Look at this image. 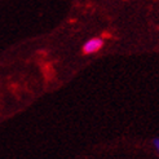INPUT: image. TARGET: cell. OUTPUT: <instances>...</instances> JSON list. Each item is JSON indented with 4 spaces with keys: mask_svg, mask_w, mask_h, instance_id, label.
Listing matches in <instances>:
<instances>
[{
    "mask_svg": "<svg viewBox=\"0 0 159 159\" xmlns=\"http://www.w3.org/2000/svg\"><path fill=\"white\" fill-rule=\"evenodd\" d=\"M153 146H154V149L158 152V154H159V139H154L153 140Z\"/></svg>",
    "mask_w": 159,
    "mask_h": 159,
    "instance_id": "2",
    "label": "cell"
},
{
    "mask_svg": "<svg viewBox=\"0 0 159 159\" xmlns=\"http://www.w3.org/2000/svg\"><path fill=\"white\" fill-rule=\"evenodd\" d=\"M104 40L101 38H92L89 40H87L83 45V53L84 54H93L97 53L102 47H104Z\"/></svg>",
    "mask_w": 159,
    "mask_h": 159,
    "instance_id": "1",
    "label": "cell"
}]
</instances>
